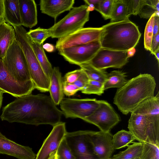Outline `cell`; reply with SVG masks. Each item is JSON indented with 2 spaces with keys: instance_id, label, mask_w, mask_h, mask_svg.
Listing matches in <instances>:
<instances>
[{
  "instance_id": "6da1fadb",
  "label": "cell",
  "mask_w": 159,
  "mask_h": 159,
  "mask_svg": "<svg viewBox=\"0 0 159 159\" xmlns=\"http://www.w3.org/2000/svg\"><path fill=\"white\" fill-rule=\"evenodd\" d=\"M156 83L151 75L140 74L117 90L113 103L124 115L131 112L145 100L154 96Z\"/></svg>"
},
{
  "instance_id": "7a4b0ae2",
  "label": "cell",
  "mask_w": 159,
  "mask_h": 159,
  "mask_svg": "<svg viewBox=\"0 0 159 159\" xmlns=\"http://www.w3.org/2000/svg\"><path fill=\"white\" fill-rule=\"evenodd\" d=\"M102 27L100 41L104 48L129 51L134 49L141 35L138 26L129 19Z\"/></svg>"
},
{
  "instance_id": "3957f363",
  "label": "cell",
  "mask_w": 159,
  "mask_h": 159,
  "mask_svg": "<svg viewBox=\"0 0 159 159\" xmlns=\"http://www.w3.org/2000/svg\"><path fill=\"white\" fill-rule=\"evenodd\" d=\"M16 39L20 45L24 54L31 79L35 89L40 92L49 91L50 78L45 74L40 66L33 49L27 31L22 26L14 27Z\"/></svg>"
},
{
  "instance_id": "277c9868",
  "label": "cell",
  "mask_w": 159,
  "mask_h": 159,
  "mask_svg": "<svg viewBox=\"0 0 159 159\" xmlns=\"http://www.w3.org/2000/svg\"><path fill=\"white\" fill-rule=\"evenodd\" d=\"M2 60L6 70L17 82L24 84L32 81L24 54L16 39Z\"/></svg>"
},
{
  "instance_id": "5b68a950",
  "label": "cell",
  "mask_w": 159,
  "mask_h": 159,
  "mask_svg": "<svg viewBox=\"0 0 159 159\" xmlns=\"http://www.w3.org/2000/svg\"><path fill=\"white\" fill-rule=\"evenodd\" d=\"M89 12L85 4L73 7L64 17L50 27L51 37L59 39L83 28L89 20Z\"/></svg>"
},
{
  "instance_id": "8992f818",
  "label": "cell",
  "mask_w": 159,
  "mask_h": 159,
  "mask_svg": "<svg viewBox=\"0 0 159 159\" xmlns=\"http://www.w3.org/2000/svg\"><path fill=\"white\" fill-rule=\"evenodd\" d=\"M131 113L128 128L135 140L159 146V129L154 126L144 115Z\"/></svg>"
},
{
  "instance_id": "52a82bcc",
  "label": "cell",
  "mask_w": 159,
  "mask_h": 159,
  "mask_svg": "<svg viewBox=\"0 0 159 159\" xmlns=\"http://www.w3.org/2000/svg\"><path fill=\"white\" fill-rule=\"evenodd\" d=\"M99 105L96 98H64L60 104L61 111L66 118H79L83 120L90 116Z\"/></svg>"
},
{
  "instance_id": "ba28073f",
  "label": "cell",
  "mask_w": 159,
  "mask_h": 159,
  "mask_svg": "<svg viewBox=\"0 0 159 159\" xmlns=\"http://www.w3.org/2000/svg\"><path fill=\"white\" fill-rule=\"evenodd\" d=\"M99 105L84 121L97 126L100 131L109 132L120 121V118L111 104L107 102L99 100Z\"/></svg>"
},
{
  "instance_id": "9c48e42d",
  "label": "cell",
  "mask_w": 159,
  "mask_h": 159,
  "mask_svg": "<svg viewBox=\"0 0 159 159\" xmlns=\"http://www.w3.org/2000/svg\"><path fill=\"white\" fill-rule=\"evenodd\" d=\"M127 51L101 48L88 63L95 68L105 70L109 68H121L129 61Z\"/></svg>"
},
{
  "instance_id": "30bf717a",
  "label": "cell",
  "mask_w": 159,
  "mask_h": 159,
  "mask_svg": "<svg viewBox=\"0 0 159 159\" xmlns=\"http://www.w3.org/2000/svg\"><path fill=\"white\" fill-rule=\"evenodd\" d=\"M102 27L83 28L58 39L55 47L58 50L100 41Z\"/></svg>"
},
{
  "instance_id": "8fae6325",
  "label": "cell",
  "mask_w": 159,
  "mask_h": 159,
  "mask_svg": "<svg viewBox=\"0 0 159 159\" xmlns=\"http://www.w3.org/2000/svg\"><path fill=\"white\" fill-rule=\"evenodd\" d=\"M101 48L100 41L64 48L59 53L69 63L79 66L89 62Z\"/></svg>"
},
{
  "instance_id": "7c38bea8",
  "label": "cell",
  "mask_w": 159,
  "mask_h": 159,
  "mask_svg": "<svg viewBox=\"0 0 159 159\" xmlns=\"http://www.w3.org/2000/svg\"><path fill=\"white\" fill-rule=\"evenodd\" d=\"M65 138L75 159H99L93 152L86 130L67 132Z\"/></svg>"
},
{
  "instance_id": "4fadbf2b",
  "label": "cell",
  "mask_w": 159,
  "mask_h": 159,
  "mask_svg": "<svg viewBox=\"0 0 159 159\" xmlns=\"http://www.w3.org/2000/svg\"><path fill=\"white\" fill-rule=\"evenodd\" d=\"M86 134L95 154L99 159H110L113 153V135L101 131L86 130Z\"/></svg>"
},
{
  "instance_id": "5bb4252c",
  "label": "cell",
  "mask_w": 159,
  "mask_h": 159,
  "mask_svg": "<svg viewBox=\"0 0 159 159\" xmlns=\"http://www.w3.org/2000/svg\"><path fill=\"white\" fill-rule=\"evenodd\" d=\"M35 89L32 80L24 84L16 81L6 70L2 59L0 58V89L16 98L31 93Z\"/></svg>"
},
{
  "instance_id": "9a60e30c",
  "label": "cell",
  "mask_w": 159,
  "mask_h": 159,
  "mask_svg": "<svg viewBox=\"0 0 159 159\" xmlns=\"http://www.w3.org/2000/svg\"><path fill=\"white\" fill-rule=\"evenodd\" d=\"M67 132L65 122H61L54 126L43 141L35 159H48L52 153L57 150Z\"/></svg>"
},
{
  "instance_id": "2e32d148",
  "label": "cell",
  "mask_w": 159,
  "mask_h": 159,
  "mask_svg": "<svg viewBox=\"0 0 159 159\" xmlns=\"http://www.w3.org/2000/svg\"><path fill=\"white\" fill-rule=\"evenodd\" d=\"M0 154L11 156L18 159H35L36 156L31 148L8 139L0 131Z\"/></svg>"
},
{
  "instance_id": "e0dca14e",
  "label": "cell",
  "mask_w": 159,
  "mask_h": 159,
  "mask_svg": "<svg viewBox=\"0 0 159 159\" xmlns=\"http://www.w3.org/2000/svg\"><path fill=\"white\" fill-rule=\"evenodd\" d=\"M75 0H41L39 2L41 12L56 20L60 14L70 11L75 3Z\"/></svg>"
},
{
  "instance_id": "ac0fdd59",
  "label": "cell",
  "mask_w": 159,
  "mask_h": 159,
  "mask_svg": "<svg viewBox=\"0 0 159 159\" xmlns=\"http://www.w3.org/2000/svg\"><path fill=\"white\" fill-rule=\"evenodd\" d=\"M22 26L31 28L37 24V5L34 0H19Z\"/></svg>"
},
{
  "instance_id": "d6986e66",
  "label": "cell",
  "mask_w": 159,
  "mask_h": 159,
  "mask_svg": "<svg viewBox=\"0 0 159 159\" xmlns=\"http://www.w3.org/2000/svg\"><path fill=\"white\" fill-rule=\"evenodd\" d=\"M50 79V96L55 104L58 105L64 98L63 80L58 67H53Z\"/></svg>"
},
{
  "instance_id": "ffe728a7",
  "label": "cell",
  "mask_w": 159,
  "mask_h": 159,
  "mask_svg": "<svg viewBox=\"0 0 159 159\" xmlns=\"http://www.w3.org/2000/svg\"><path fill=\"white\" fill-rule=\"evenodd\" d=\"M3 19L12 26H22L19 0H3Z\"/></svg>"
},
{
  "instance_id": "44dd1931",
  "label": "cell",
  "mask_w": 159,
  "mask_h": 159,
  "mask_svg": "<svg viewBox=\"0 0 159 159\" xmlns=\"http://www.w3.org/2000/svg\"><path fill=\"white\" fill-rule=\"evenodd\" d=\"M16 36L14 28L4 21L0 24V58H2Z\"/></svg>"
},
{
  "instance_id": "7402d4cb",
  "label": "cell",
  "mask_w": 159,
  "mask_h": 159,
  "mask_svg": "<svg viewBox=\"0 0 159 159\" xmlns=\"http://www.w3.org/2000/svg\"><path fill=\"white\" fill-rule=\"evenodd\" d=\"M126 73L119 70H113L107 73L106 80L104 83V91L111 88L120 89L127 81Z\"/></svg>"
},
{
  "instance_id": "603a6c76",
  "label": "cell",
  "mask_w": 159,
  "mask_h": 159,
  "mask_svg": "<svg viewBox=\"0 0 159 159\" xmlns=\"http://www.w3.org/2000/svg\"><path fill=\"white\" fill-rule=\"evenodd\" d=\"M30 40L33 49L40 66L45 74L50 78L53 68L45 53L43 44L40 45Z\"/></svg>"
},
{
  "instance_id": "cb8c5ba5",
  "label": "cell",
  "mask_w": 159,
  "mask_h": 159,
  "mask_svg": "<svg viewBox=\"0 0 159 159\" xmlns=\"http://www.w3.org/2000/svg\"><path fill=\"white\" fill-rule=\"evenodd\" d=\"M124 151L113 155L110 159H135L140 158L143 148V143L133 142Z\"/></svg>"
},
{
  "instance_id": "d4e9b609",
  "label": "cell",
  "mask_w": 159,
  "mask_h": 159,
  "mask_svg": "<svg viewBox=\"0 0 159 159\" xmlns=\"http://www.w3.org/2000/svg\"><path fill=\"white\" fill-rule=\"evenodd\" d=\"M128 8L124 0H114L110 16V23L129 19Z\"/></svg>"
},
{
  "instance_id": "484cf974",
  "label": "cell",
  "mask_w": 159,
  "mask_h": 159,
  "mask_svg": "<svg viewBox=\"0 0 159 159\" xmlns=\"http://www.w3.org/2000/svg\"><path fill=\"white\" fill-rule=\"evenodd\" d=\"M136 140L133 134L129 131L122 129L113 135L112 143L114 150L127 147Z\"/></svg>"
},
{
  "instance_id": "4316f807",
  "label": "cell",
  "mask_w": 159,
  "mask_h": 159,
  "mask_svg": "<svg viewBox=\"0 0 159 159\" xmlns=\"http://www.w3.org/2000/svg\"><path fill=\"white\" fill-rule=\"evenodd\" d=\"M87 74L89 80L97 81L104 83L107 77V73L105 70L97 69L89 63L79 66Z\"/></svg>"
},
{
  "instance_id": "83f0119b",
  "label": "cell",
  "mask_w": 159,
  "mask_h": 159,
  "mask_svg": "<svg viewBox=\"0 0 159 159\" xmlns=\"http://www.w3.org/2000/svg\"><path fill=\"white\" fill-rule=\"evenodd\" d=\"M154 14L159 16V0H145L138 15L141 18L149 19Z\"/></svg>"
},
{
  "instance_id": "f1b7e54d",
  "label": "cell",
  "mask_w": 159,
  "mask_h": 159,
  "mask_svg": "<svg viewBox=\"0 0 159 159\" xmlns=\"http://www.w3.org/2000/svg\"><path fill=\"white\" fill-rule=\"evenodd\" d=\"M27 34L32 41L40 45L43 44L45 41L52 36L50 28L44 29L39 27L35 29H30L27 32Z\"/></svg>"
},
{
  "instance_id": "f546056e",
  "label": "cell",
  "mask_w": 159,
  "mask_h": 159,
  "mask_svg": "<svg viewBox=\"0 0 159 159\" xmlns=\"http://www.w3.org/2000/svg\"><path fill=\"white\" fill-rule=\"evenodd\" d=\"M155 14L152 15L149 19L145 29L144 35V44L145 48L150 51L153 38V27Z\"/></svg>"
},
{
  "instance_id": "4dcf8cb0",
  "label": "cell",
  "mask_w": 159,
  "mask_h": 159,
  "mask_svg": "<svg viewBox=\"0 0 159 159\" xmlns=\"http://www.w3.org/2000/svg\"><path fill=\"white\" fill-rule=\"evenodd\" d=\"M143 143V148L140 159H159V146Z\"/></svg>"
},
{
  "instance_id": "1f68e13d",
  "label": "cell",
  "mask_w": 159,
  "mask_h": 159,
  "mask_svg": "<svg viewBox=\"0 0 159 159\" xmlns=\"http://www.w3.org/2000/svg\"><path fill=\"white\" fill-rule=\"evenodd\" d=\"M104 91V83L90 80L85 87L81 91L84 94H95L98 95H102Z\"/></svg>"
},
{
  "instance_id": "d6a6232c",
  "label": "cell",
  "mask_w": 159,
  "mask_h": 159,
  "mask_svg": "<svg viewBox=\"0 0 159 159\" xmlns=\"http://www.w3.org/2000/svg\"><path fill=\"white\" fill-rule=\"evenodd\" d=\"M56 153L57 159H75L65 137L61 142L56 151Z\"/></svg>"
},
{
  "instance_id": "836d02e7",
  "label": "cell",
  "mask_w": 159,
  "mask_h": 159,
  "mask_svg": "<svg viewBox=\"0 0 159 159\" xmlns=\"http://www.w3.org/2000/svg\"><path fill=\"white\" fill-rule=\"evenodd\" d=\"M128 8L129 17L131 15H137L145 3V0H124Z\"/></svg>"
},
{
  "instance_id": "e575fe53",
  "label": "cell",
  "mask_w": 159,
  "mask_h": 159,
  "mask_svg": "<svg viewBox=\"0 0 159 159\" xmlns=\"http://www.w3.org/2000/svg\"><path fill=\"white\" fill-rule=\"evenodd\" d=\"M114 0H101L99 12L105 20L110 19Z\"/></svg>"
},
{
  "instance_id": "d590c367",
  "label": "cell",
  "mask_w": 159,
  "mask_h": 159,
  "mask_svg": "<svg viewBox=\"0 0 159 159\" xmlns=\"http://www.w3.org/2000/svg\"><path fill=\"white\" fill-rule=\"evenodd\" d=\"M82 70H76L66 73L63 79V81L68 83L73 84L78 79L81 74Z\"/></svg>"
},
{
  "instance_id": "8d00e7d4",
  "label": "cell",
  "mask_w": 159,
  "mask_h": 159,
  "mask_svg": "<svg viewBox=\"0 0 159 159\" xmlns=\"http://www.w3.org/2000/svg\"><path fill=\"white\" fill-rule=\"evenodd\" d=\"M63 90L64 94L70 96L75 95L77 92L81 91L82 90L73 84L68 83L63 81Z\"/></svg>"
},
{
  "instance_id": "74e56055",
  "label": "cell",
  "mask_w": 159,
  "mask_h": 159,
  "mask_svg": "<svg viewBox=\"0 0 159 159\" xmlns=\"http://www.w3.org/2000/svg\"><path fill=\"white\" fill-rule=\"evenodd\" d=\"M89 80L87 75L82 70L80 76L73 84L83 90L86 86Z\"/></svg>"
},
{
  "instance_id": "f35d334b",
  "label": "cell",
  "mask_w": 159,
  "mask_h": 159,
  "mask_svg": "<svg viewBox=\"0 0 159 159\" xmlns=\"http://www.w3.org/2000/svg\"><path fill=\"white\" fill-rule=\"evenodd\" d=\"M90 11L95 10L99 12V4L101 0H84Z\"/></svg>"
},
{
  "instance_id": "ab89813d",
  "label": "cell",
  "mask_w": 159,
  "mask_h": 159,
  "mask_svg": "<svg viewBox=\"0 0 159 159\" xmlns=\"http://www.w3.org/2000/svg\"><path fill=\"white\" fill-rule=\"evenodd\" d=\"M159 32L152 39L151 48L150 52L153 54L159 49Z\"/></svg>"
},
{
  "instance_id": "60d3db41",
  "label": "cell",
  "mask_w": 159,
  "mask_h": 159,
  "mask_svg": "<svg viewBox=\"0 0 159 159\" xmlns=\"http://www.w3.org/2000/svg\"><path fill=\"white\" fill-rule=\"evenodd\" d=\"M159 16L155 15L154 22L153 27V34L152 39L156 34L159 32Z\"/></svg>"
},
{
  "instance_id": "b9f144b4",
  "label": "cell",
  "mask_w": 159,
  "mask_h": 159,
  "mask_svg": "<svg viewBox=\"0 0 159 159\" xmlns=\"http://www.w3.org/2000/svg\"><path fill=\"white\" fill-rule=\"evenodd\" d=\"M43 47L47 52H53L55 49V47L52 44L46 43L43 45Z\"/></svg>"
},
{
  "instance_id": "7bdbcfd3",
  "label": "cell",
  "mask_w": 159,
  "mask_h": 159,
  "mask_svg": "<svg viewBox=\"0 0 159 159\" xmlns=\"http://www.w3.org/2000/svg\"><path fill=\"white\" fill-rule=\"evenodd\" d=\"M3 0H0V18L3 19Z\"/></svg>"
},
{
  "instance_id": "ee69618b",
  "label": "cell",
  "mask_w": 159,
  "mask_h": 159,
  "mask_svg": "<svg viewBox=\"0 0 159 159\" xmlns=\"http://www.w3.org/2000/svg\"><path fill=\"white\" fill-rule=\"evenodd\" d=\"M48 159H57L56 151L52 153Z\"/></svg>"
},
{
  "instance_id": "f6af8a7d",
  "label": "cell",
  "mask_w": 159,
  "mask_h": 159,
  "mask_svg": "<svg viewBox=\"0 0 159 159\" xmlns=\"http://www.w3.org/2000/svg\"><path fill=\"white\" fill-rule=\"evenodd\" d=\"M4 92L0 89V109L2 106Z\"/></svg>"
},
{
  "instance_id": "bcb514c9",
  "label": "cell",
  "mask_w": 159,
  "mask_h": 159,
  "mask_svg": "<svg viewBox=\"0 0 159 159\" xmlns=\"http://www.w3.org/2000/svg\"><path fill=\"white\" fill-rule=\"evenodd\" d=\"M155 55L156 58L158 61V64L159 62V49H157L156 51L153 54Z\"/></svg>"
},
{
  "instance_id": "7dc6e473",
  "label": "cell",
  "mask_w": 159,
  "mask_h": 159,
  "mask_svg": "<svg viewBox=\"0 0 159 159\" xmlns=\"http://www.w3.org/2000/svg\"><path fill=\"white\" fill-rule=\"evenodd\" d=\"M3 19H2L0 18V24L4 21Z\"/></svg>"
},
{
  "instance_id": "c3c4849f",
  "label": "cell",
  "mask_w": 159,
  "mask_h": 159,
  "mask_svg": "<svg viewBox=\"0 0 159 159\" xmlns=\"http://www.w3.org/2000/svg\"><path fill=\"white\" fill-rule=\"evenodd\" d=\"M140 159V158H136V159Z\"/></svg>"
}]
</instances>
